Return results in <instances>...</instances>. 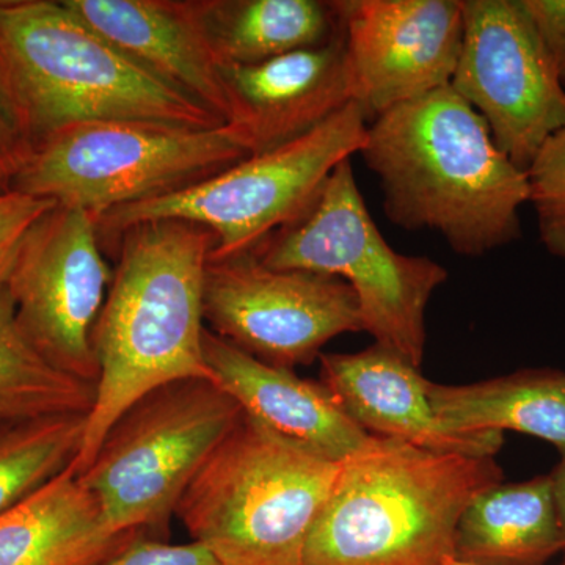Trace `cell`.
<instances>
[{"mask_svg": "<svg viewBox=\"0 0 565 565\" xmlns=\"http://www.w3.org/2000/svg\"><path fill=\"white\" fill-rule=\"evenodd\" d=\"M377 177L390 222L433 230L462 256L515 243L530 181L451 85L399 104L367 125L359 152Z\"/></svg>", "mask_w": 565, "mask_h": 565, "instance_id": "6da1fadb", "label": "cell"}, {"mask_svg": "<svg viewBox=\"0 0 565 565\" xmlns=\"http://www.w3.org/2000/svg\"><path fill=\"white\" fill-rule=\"evenodd\" d=\"M114 247L117 266L93 330L96 399L71 465L76 475L141 396L184 379L212 381L203 355V300L214 234L199 223L163 218L125 230Z\"/></svg>", "mask_w": 565, "mask_h": 565, "instance_id": "7a4b0ae2", "label": "cell"}, {"mask_svg": "<svg viewBox=\"0 0 565 565\" xmlns=\"http://www.w3.org/2000/svg\"><path fill=\"white\" fill-rule=\"evenodd\" d=\"M503 476L494 457L370 435L341 462L303 565H446L465 509Z\"/></svg>", "mask_w": 565, "mask_h": 565, "instance_id": "3957f363", "label": "cell"}, {"mask_svg": "<svg viewBox=\"0 0 565 565\" xmlns=\"http://www.w3.org/2000/svg\"><path fill=\"white\" fill-rule=\"evenodd\" d=\"M0 92L31 152L85 122L225 125L126 58L63 0H0Z\"/></svg>", "mask_w": 565, "mask_h": 565, "instance_id": "277c9868", "label": "cell"}, {"mask_svg": "<svg viewBox=\"0 0 565 565\" xmlns=\"http://www.w3.org/2000/svg\"><path fill=\"white\" fill-rule=\"evenodd\" d=\"M340 468L243 415L185 489L177 515L221 565H303Z\"/></svg>", "mask_w": 565, "mask_h": 565, "instance_id": "5b68a950", "label": "cell"}, {"mask_svg": "<svg viewBox=\"0 0 565 565\" xmlns=\"http://www.w3.org/2000/svg\"><path fill=\"white\" fill-rule=\"evenodd\" d=\"M252 255L270 269L330 275L348 282L359 300L364 332L375 344L422 366L427 305L448 280V270L427 256L397 253L386 243L356 184L352 159L333 170L300 217Z\"/></svg>", "mask_w": 565, "mask_h": 565, "instance_id": "8992f818", "label": "cell"}, {"mask_svg": "<svg viewBox=\"0 0 565 565\" xmlns=\"http://www.w3.org/2000/svg\"><path fill=\"white\" fill-rule=\"evenodd\" d=\"M250 156L230 125L85 122L36 145L11 191L87 211L98 222L118 207L199 184Z\"/></svg>", "mask_w": 565, "mask_h": 565, "instance_id": "52a82bcc", "label": "cell"}, {"mask_svg": "<svg viewBox=\"0 0 565 565\" xmlns=\"http://www.w3.org/2000/svg\"><path fill=\"white\" fill-rule=\"evenodd\" d=\"M243 415L215 382H170L136 401L76 476L111 530L161 539L185 489Z\"/></svg>", "mask_w": 565, "mask_h": 565, "instance_id": "ba28073f", "label": "cell"}, {"mask_svg": "<svg viewBox=\"0 0 565 565\" xmlns=\"http://www.w3.org/2000/svg\"><path fill=\"white\" fill-rule=\"evenodd\" d=\"M367 125L362 107L351 103L291 143L250 156L182 191L107 212L96 222L103 248L134 225L177 218L214 234L212 262L253 253L300 217L333 170L359 154Z\"/></svg>", "mask_w": 565, "mask_h": 565, "instance_id": "9c48e42d", "label": "cell"}, {"mask_svg": "<svg viewBox=\"0 0 565 565\" xmlns=\"http://www.w3.org/2000/svg\"><path fill=\"white\" fill-rule=\"evenodd\" d=\"M463 40L451 88L526 172L565 129V87L523 0H460Z\"/></svg>", "mask_w": 565, "mask_h": 565, "instance_id": "30bf717a", "label": "cell"}, {"mask_svg": "<svg viewBox=\"0 0 565 565\" xmlns=\"http://www.w3.org/2000/svg\"><path fill=\"white\" fill-rule=\"evenodd\" d=\"M111 277L96 218L55 204L25 237L7 282L18 327L33 351L92 385L99 379L93 330Z\"/></svg>", "mask_w": 565, "mask_h": 565, "instance_id": "8fae6325", "label": "cell"}, {"mask_svg": "<svg viewBox=\"0 0 565 565\" xmlns=\"http://www.w3.org/2000/svg\"><path fill=\"white\" fill-rule=\"evenodd\" d=\"M203 307L212 333L288 370L313 363L333 338L363 332L359 300L348 282L330 275L270 269L252 253L211 259Z\"/></svg>", "mask_w": 565, "mask_h": 565, "instance_id": "7c38bea8", "label": "cell"}, {"mask_svg": "<svg viewBox=\"0 0 565 565\" xmlns=\"http://www.w3.org/2000/svg\"><path fill=\"white\" fill-rule=\"evenodd\" d=\"M353 103L379 115L451 85L463 40L460 0L337 2Z\"/></svg>", "mask_w": 565, "mask_h": 565, "instance_id": "4fadbf2b", "label": "cell"}, {"mask_svg": "<svg viewBox=\"0 0 565 565\" xmlns=\"http://www.w3.org/2000/svg\"><path fill=\"white\" fill-rule=\"evenodd\" d=\"M232 126L252 156L307 136L353 103L344 31L321 46L223 66Z\"/></svg>", "mask_w": 565, "mask_h": 565, "instance_id": "5bb4252c", "label": "cell"}, {"mask_svg": "<svg viewBox=\"0 0 565 565\" xmlns=\"http://www.w3.org/2000/svg\"><path fill=\"white\" fill-rule=\"evenodd\" d=\"M82 22L145 73L222 122L230 106L223 63L204 22L203 0H63Z\"/></svg>", "mask_w": 565, "mask_h": 565, "instance_id": "9a60e30c", "label": "cell"}, {"mask_svg": "<svg viewBox=\"0 0 565 565\" xmlns=\"http://www.w3.org/2000/svg\"><path fill=\"white\" fill-rule=\"evenodd\" d=\"M321 384L349 418L375 437L396 438L427 449L494 457L501 433L462 434L446 427L429 401V381L414 363L384 345L356 353H321Z\"/></svg>", "mask_w": 565, "mask_h": 565, "instance_id": "2e32d148", "label": "cell"}, {"mask_svg": "<svg viewBox=\"0 0 565 565\" xmlns=\"http://www.w3.org/2000/svg\"><path fill=\"white\" fill-rule=\"evenodd\" d=\"M203 355L212 381L239 404L245 416L310 455L341 463L370 438L321 382L264 363L207 327Z\"/></svg>", "mask_w": 565, "mask_h": 565, "instance_id": "e0dca14e", "label": "cell"}, {"mask_svg": "<svg viewBox=\"0 0 565 565\" xmlns=\"http://www.w3.org/2000/svg\"><path fill=\"white\" fill-rule=\"evenodd\" d=\"M141 534L111 530L70 467L0 515V565H95Z\"/></svg>", "mask_w": 565, "mask_h": 565, "instance_id": "ac0fdd59", "label": "cell"}, {"mask_svg": "<svg viewBox=\"0 0 565 565\" xmlns=\"http://www.w3.org/2000/svg\"><path fill=\"white\" fill-rule=\"evenodd\" d=\"M550 475L490 487L457 526L455 557L479 565H545L563 553Z\"/></svg>", "mask_w": 565, "mask_h": 565, "instance_id": "d6986e66", "label": "cell"}, {"mask_svg": "<svg viewBox=\"0 0 565 565\" xmlns=\"http://www.w3.org/2000/svg\"><path fill=\"white\" fill-rule=\"evenodd\" d=\"M435 414L456 433H515L541 438L565 457V373L515 371L468 385H427Z\"/></svg>", "mask_w": 565, "mask_h": 565, "instance_id": "ffe728a7", "label": "cell"}, {"mask_svg": "<svg viewBox=\"0 0 565 565\" xmlns=\"http://www.w3.org/2000/svg\"><path fill=\"white\" fill-rule=\"evenodd\" d=\"M203 14L223 65L321 46L343 29L337 2L319 0H203Z\"/></svg>", "mask_w": 565, "mask_h": 565, "instance_id": "44dd1931", "label": "cell"}, {"mask_svg": "<svg viewBox=\"0 0 565 565\" xmlns=\"http://www.w3.org/2000/svg\"><path fill=\"white\" fill-rule=\"evenodd\" d=\"M96 385L61 373L22 337L9 289H0V423L90 414Z\"/></svg>", "mask_w": 565, "mask_h": 565, "instance_id": "7402d4cb", "label": "cell"}, {"mask_svg": "<svg viewBox=\"0 0 565 565\" xmlns=\"http://www.w3.org/2000/svg\"><path fill=\"white\" fill-rule=\"evenodd\" d=\"M87 414L0 423V515L50 484L79 456Z\"/></svg>", "mask_w": 565, "mask_h": 565, "instance_id": "603a6c76", "label": "cell"}, {"mask_svg": "<svg viewBox=\"0 0 565 565\" xmlns=\"http://www.w3.org/2000/svg\"><path fill=\"white\" fill-rule=\"evenodd\" d=\"M526 174L541 243L565 262V129L545 141Z\"/></svg>", "mask_w": 565, "mask_h": 565, "instance_id": "cb8c5ba5", "label": "cell"}, {"mask_svg": "<svg viewBox=\"0 0 565 565\" xmlns=\"http://www.w3.org/2000/svg\"><path fill=\"white\" fill-rule=\"evenodd\" d=\"M55 202L17 191L0 192V289L6 288L25 237Z\"/></svg>", "mask_w": 565, "mask_h": 565, "instance_id": "d4e9b609", "label": "cell"}, {"mask_svg": "<svg viewBox=\"0 0 565 565\" xmlns=\"http://www.w3.org/2000/svg\"><path fill=\"white\" fill-rule=\"evenodd\" d=\"M95 565H221L199 542L169 544L166 539L141 534L120 552Z\"/></svg>", "mask_w": 565, "mask_h": 565, "instance_id": "484cf974", "label": "cell"}, {"mask_svg": "<svg viewBox=\"0 0 565 565\" xmlns=\"http://www.w3.org/2000/svg\"><path fill=\"white\" fill-rule=\"evenodd\" d=\"M565 87V0H523Z\"/></svg>", "mask_w": 565, "mask_h": 565, "instance_id": "4316f807", "label": "cell"}, {"mask_svg": "<svg viewBox=\"0 0 565 565\" xmlns=\"http://www.w3.org/2000/svg\"><path fill=\"white\" fill-rule=\"evenodd\" d=\"M31 156V147L24 140L9 106L0 92V192L11 191L14 178Z\"/></svg>", "mask_w": 565, "mask_h": 565, "instance_id": "83f0119b", "label": "cell"}, {"mask_svg": "<svg viewBox=\"0 0 565 565\" xmlns=\"http://www.w3.org/2000/svg\"><path fill=\"white\" fill-rule=\"evenodd\" d=\"M552 481L553 500H555L557 520H559L561 534H563V553L565 555V457L550 473Z\"/></svg>", "mask_w": 565, "mask_h": 565, "instance_id": "f1b7e54d", "label": "cell"}, {"mask_svg": "<svg viewBox=\"0 0 565 565\" xmlns=\"http://www.w3.org/2000/svg\"><path fill=\"white\" fill-rule=\"evenodd\" d=\"M446 565H479V564L467 563V561H460V559H457V557L452 556V557H449L448 561H446Z\"/></svg>", "mask_w": 565, "mask_h": 565, "instance_id": "f546056e", "label": "cell"}, {"mask_svg": "<svg viewBox=\"0 0 565 565\" xmlns=\"http://www.w3.org/2000/svg\"><path fill=\"white\" fill-rule=\"evenodd\" d=\"M561 565H565V563H564V564H561Z\"/></svg>", "mask_w": 565, "mask_h": 565, "instance_id": "4dcf8cb0", "label": "cell"}]
</instances>
